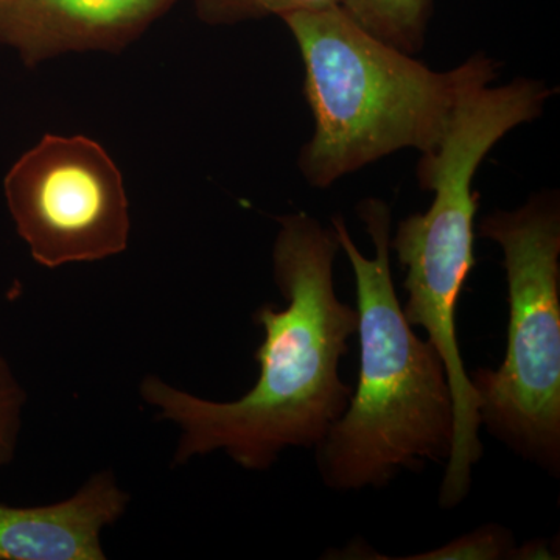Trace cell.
<instances>
[{
	"mask_svg": "<svg viewBox=\"0 0 560 560\" xmlns=\"http://www.w3.org/2000/svg\"><path fill=\"white\" fill-rule=\"evenodd\" d=\"M279 221L275 272L287 307L264 305L254 315L264 329L254 388L223 404L158 377L140 385L143 400L179 425L176 464L224 451L243 469H270L285 448L318 447L348 408L353 390L338 370L359 315L335 291L337 232L305 213Z\"/></svg>",
	"mask_w": 560,
	"mask_h": 560,
	"instance_id": "cell-1",
	"label": "cell"
},
{
	"mask_svg": "<svg viewBox=\"0 0 560 560\" xmlns=\"http://www.w3.org/2000/svg\"><path fill=\"white\" fill-rule=\"evenodd\" d=\"M375 246L368 259L341 217L340 248L355 276L360 377L346 411L316 447L324 482L335 490L381 488L400 470L447 463L453 400L444 361L405 318L390 272V212L383 201L360 206Z\"/></svg>",
	"mask_w": 560,
	"mask_h": 560,
	"instance_id": "cell-2",
	"label": "cell"
},
{
	"mask_svg": "<svg viewBox=\"0 0 560 560\" xmlns=\"http://www.w3.org/2000/svg\"><path fill=\"white\" fill-rule=\"evenodd\" d=\"M493 75L471 83L460 94L436 149L423 154L419 179L434 191L425 213L401 220L389 248L405 270L411 326L429 334L447 371L453 400V442L442 481L452 489L467 488L481 459L478 396L456 335V307L475 265L474 221L480 195L471 190L475 173L486 154L508 132L539 116L550 91L529 80L490 88Z\"/></svg>",
	"mask_w": 560,
	"mask_h": 560,
	"instance_id": "cell-3",
	"label": "cell"
},
{
	"mask_svg": "<svg viewBox=\"0 0 560 560\" xmlns=\"http://www.w3.org/2000/svg\"><path fill=\"white\" fill-rule=\"evenodd\" d=\"M300 46L315 135L302 171L318 187L401 149H436L460 94L493 65L434 72L364 31L340 5L283 16Z\"/></svg>",
	"mask_w": 560,
	"mask_h": 560,
	"instance_id": "cell-4",
	"label": "cell"
},
{
	"mask_svg": "<svg viewBox=\"0 0 560 560\" xmlns=\"http://www.w3.org/2000/svg\"><path fill=\"white\" fill-rule=\"evenodd\" d=\"M482 237L503 249L510 296L508 348L499 370L470 381L481 425L525 458L558 474L560 466V215L536 198L481 223Z\"/></svg>",
	"mask_w": 560,
	"mask_h": 560,
	"instance_id": "cell-5",
	"label": "cell"
},
{
	"mask_svg": "<svg viewBox=\"0 0 560 560\" xmlns=\"http://www.w3.org/2000/svg\"><path fill=\"white\" fill-rule=\"evenodd\" d=\"M3 190L18 232L43 267L102 260L127 248L124 176L94 139L44 136L14 162Z\"/></svg>",
	"mask_w": 560,
	"mask_h": 560,
	"instance_id": "cell-6",
	"label": "cell"
},
{
	"mask_svg": "<svg viewBox=\"0 0 560 560\" xmlns=\"http://www.w3.org/2000/svg\"><path fill=\"white\" fill-rule=\"evenodd\" d=\"M176 0H0V46L28 66L69 51L117 50Z\"/></svg>",
	"mask_w": 560,
	"mask_h": 560,
	"instance_id": "cell-7",
	"label": "cell"
},
{
	"mask_svg": "<svg viewBox=\"0 0 560 560\" xmlns=\"http://www.w3.org/2000/svg\"><path fill=\"white\" fill-rule=\"evenodd\" d=\"M128 495L102 471L49 506L0 504V560H103L101 533L124 515Z\"/></svg>",
	"mask_w": 560,
	"mask_h": 560,
	"instance_id": "cell-8",
	"label": "cell"
},
{
	"mask_svg": "<svg viewBox=\"0 0 560 560\" xmlns=\"http://www.w3.org/2000/svg\"><path fill=\"white\" fill-rule=\"evenodd\" d=\"M430 2L431 0H340V7L364 31L411 54L422 43Z\"/></svg>",
	"mask_w": 560,
	"mask_h": 560,
	"instance_id": "cell-9",
	"label": "cell"
},
{
	"mask_svg": "<svg viewBox=\"0 0 560 560\" xmlns=\"http://www.w3.org/2000/svg\"><path fill=\"white\" fill-rule=\"evenodd\" d=\"M515 555L511 534L499 526L481 528L460 537V539L425 552V555L408 556L407 559H480L495 560L511 558Z\"/></svg>",
	"mask_w": 560,
	"mask_h": 560,
	"instance_id": "cell-10",
	"label": "cell"
},
{
	"mask_svg": "<svg viewBox=\"0 0 560 560\" xmlns=\"http://www.w3.org/2000/svg\"><path fill=\"white\" fill-rule=\"evenodd\" d=\"M24 401V389L0 357V467L7 466L16 453Z\"/></svg>",
	"mask_w": 560,
	"mask_h": 560,
	"instance_id": "cell-11",
	"label": "cell"
},
{
	"mask_svg": "<svg viewBox=\"0 0 560 560\" xmlns=\"http://www.w3.org/2000/svg\"><path fill=\"white\" fill-rule=\"evenodd\" d=\"M213 7L238 14H289L340 5V0H208Z\"/></svg>",
	"mask_w": 560,
	"mask_h": 560,
	"instance_id": "cell-12",
	"label": "cell"
}]
</instances>
